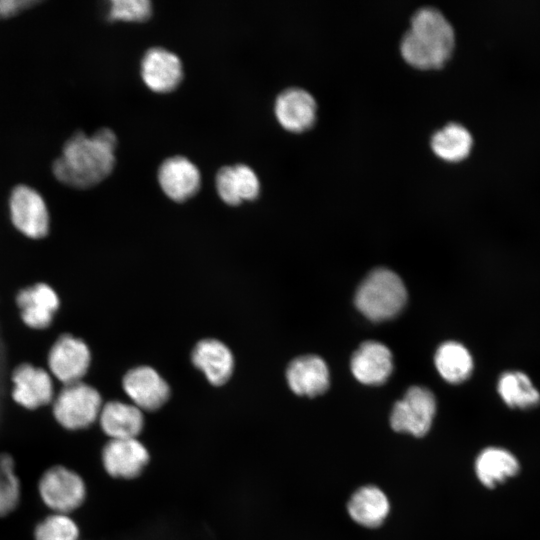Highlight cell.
I'll return each mask as SVG.
<instances>
[{"label": "cell", "mask_w": 540, "mask_h": 540, "mask_svg": "<svg viewBox=\"0 0 540 540\" xmlns=\"http://www.w3.org/2000/svg\"><path fill=\"white\" fill-rule=\"evenodd\" d=\"M215 187L221 200L230 205L241 204L235 186L233 165L222 166L215 175Z\"/></svg>", "instance_id": "cell-29"}, {"label": "cell", "mask_w": 540, "mask_h": 540, "mask_svg": "<svg viewBox=\"0 0 540 540\" xmlns=\"http://www.w3.org/2000/svg\"><path fill=\"white\" fill-rule=\"evenodd\" d=\"M290 389L297 395L314 397L329 387V370L322 358L305 355L294 359L287 368Z\"/></svg>", "instance_id": "cell-17"}, {"label": "cell", "mask_w": 540, "mask_h": 540, "mask_svg": "<svg viewBox=\"0 0 540 540\" xmlns=\"http://www.w3.org/2000/svg\"><path fill=\"white\" fill-rule=\"evenodd\" d=\"M430 146L440 159L447 162H459L470 154L473 137L462 124L450 122L431 136Z\"/></svg>", "instance_id": "cell-22"}, {"label": "cell", "mask_w": 540, "mask_h": 540, "mask_svg": "<svg viewBox=\"0 0 540 540\" xmlns=\"http://www.w3.org/2000/svg\"><path fill=\"white\" fill-rule=\"evenodd\" d=\"M39 4L38 0H0V20L15 17Z\"/></svg>", "instance_id": "cell-30"}, {"label": "cell", "mask_w": 540, "mask_h": 540, "mask_svg": "<svg viewBox=\"0 0 540 540\" xmlns=\"http://www.w3.org/2000/svg\"><path fill=\"white\" fill-rule=\"evenodd\" d=\"M12 397L27 409H37L53 399V384L50 375L42 368L23 363L11 375Z\"/></svg>", "instance_id": "cell-14"}, {"label": "cell", "mask_w": 540, "mask_h": 540, "mask_svg": "<svg viewBox=\"0 0 540 540\" xmlns=\"http://www.w3.org/2000/svg\"><path fill=\"white\" fill-rule=\"evenodd\" d=\"M101 409L102 400L99 392L82 382L65 385L53 404L55 419L68 430L89 427L99 418Z\"/></svg>", "instance_id": "cell-4"}, {"label": "cell", "mask_w": 540, "mask_h": 540, "mask_svg": "<svg viewBox=\"0 0 540 540\" xmlns=\"http://www.w3.org/2000/svg\"><path fill=\"white\" fill-rule=\"evenodd\" d=\"M99 422L110 439L137 438L144 426L142 411L134 404L120 401L103 405Z\"/></svg>", "instance_id": "cell-20"}, {"label": "cell", "mask_w": 540, "mask_h": 540, "mask_svg": "<svg viewBox=\"0 0 540 540\" xmlns=\"http://www.w3.org/2000/svg\"><path fill=\"white\" fill-rule=\"evenodd\" d=\"M406 301L407 291L403 281L386 268L371 271L359 285L354 299L357 309L376 322L395 317Z\"/></svg>", "instance_id": "cell-3"}, {"label": "cell", "mask_w": 540, "mask_h": 540, "mask_svg": "<svg viewBox=\"0 0 540 540\" xmlns=\"http://www.w3.org/2000/svg\"><path fill=\"white\" fill-rule=\"evenodd\" d=\"M274 114L282 128L292 133H302L316 122L317 102L303 88H286L275 99Z\"/></svg>", "instance_id": "cell-9"}, {"label": "cell", "mask_w": 540, "mask_h": 540, "mask_svg": "<svg viewBox=\"0 0 540 540\" xmlns=\"http://www.w3.org/2000/svg\"><path fill=\"white\" fill-rule=\"evenodd\" d=\"M140 75L153 92L166 94L176 90L184 78L181 59L164 47H151L140 61Z\"/></svg>", "instance_id": "cell-8"}, {"label": "cell", "mask_w": 540, "mask_h": 540, "mask_svg": "<svg viewBox=\"0 0 540 540\" xmlns=\"http://www.w3.org/2000/svg\"><path fill=\"white\" fill-rule=\"evenodd\" d=\"M13 225L30 238H42L49 230V213L42 196L34 188L20 184L9 197Z\"/></svg>", "instance_id": "cell-7"}, {"label": "cell", "mask_w": 540, "mask_h": 540, "mask_svg": "<svg viewBox=\"0 0 540 540\" xmlns=\"http://www.w3.org/2000/svg\"><path fill=\"white\" fill-rule=\"evenodd\" d=\"M434 362L442 378L452 384L465 381L473 370L470 352L458 342L441 344L435 353Z\"/></svg>", "instance_id": "cell-24"}, {"label": "cell", "mask_w": 540, "mask_h": 540, "mask_svg": "<svg viewBox=\"0 0 540 540\" xmlns=\"http://www.w3.org/2000/svg\"><path fill=\"white\" fill-rule=\"evenodd\" d=\"M503 402L512 409H530L540 403V392L530 377L521 371L503 373L497 382Z\"/></svg>", "instance_id": "cell-23"}, {"label": "cell", "mask_w": 540, "mask_h": 540, "mask_svg": "<svg viewBox=\"0 0 540 540\" xmlns=\"http://www.w3.org/2000/svg\"><path fill=\"white\" fill-rule=\"evenodd\" d=\"M436 412L433 393L421 386H412L392 409L390 425L397 432L416 437L424 436L431 428Z\"/></svg>", "instance_id": "cell-5"}, {"label": "cell", "mask_w": 540, "mask_h": 540, "mask_svg": "<svg viewBox=\"0 0 540 540\" xmlns=\"http://www.w3.org/2000/svg\"><path fill=\"white\" fill-rule=\"evenodd\" d=\"M347 510L351 518L358 524L375 528L386 519L390 505L388 498L376 486H364L350 498Z\"/></svg>", "instance_id": "cell-21"}, {"label": "cell", "mask_w": 540, "mask_h": 540, "mask_svg": "<svg viewBox=\"0 0 540 540\" xmlns=\"http://www.w3.org/2000/svg\"><path fill=\"white\" fill-rule=\"evenodd\" d=\"M16 302L22 320L34 329L47 328L59 307L56 292L44 283H37L20 290Z\"/></svg>", "instance_id": "cell-15"}, {"label": "cell", "mask_w": 540, "mask_h": 540, "mask_svg": "<svg viewBox=\"0 0 540 540\" xmlns=\"http://www.w3.org/2000/svg\"><path fill=\"white\" fill-rule=\"evenodd\" d=\"M455 31L437 8L421 7L414 12L410 26L400 41L402 58L420 70L439 69L455 49Z\"/></svg>", "instance_id": "cell-2"}, {"label": "cell", "mask_w": 540, "mask_h": 540, "mask_svg": "<svg viewBox=\"0 0 540 540\" xmlns=\"http://www.w3.org/2000/svg\"><path fill=\"white\" fill-rule=\"evenodd\" d=\"M35 540H78L79 528L67 514L53 513L40 521L34 530Z\"/></svg>", "instance_id": "cell-25"}, {"label": "cell", "mask_w": 540, "mask_h": 540, "mask_svg": "<svg viewBox=\"0 0 540 540\" xmlns=\"http://www.w3.org/2000/svg\"><path fill=\"white\" fill-rule=\"evenodd\" d=\"M102 461L112 477L132 479L143 472L149 452L137 438L110 439L103 448Z\"/></svg>", "instance_id": "cell-12"}, {"label": "cell", "mask_w": 540, "mask_h": 540, "mask_svg": "<svg viewBox=\"0 0 540 540\" xmlns=\"http://www.w3.org/2000/svg\"><path fill=\"white\" fill-rule=\"evenodd\" d=\"M350 367L359 382L366 385H380L392 372V355L384 344L367 341L352 355Z\"/></svg>", "instance_id": "cell-16"}, {"label": "cell", "mask_w": 540, "mask_h": 540, "mask_svg": "<svg viewBox=\"0 0 540 540\" xmlns=\"http://www.w3.org/2000/svg\"><path fill=\"white\" fill-rule=\"evenodd\" d=\"M475 473L478 480L487 488H495L520 471L516 455L503 447H486L475 460Z\"/></svg>", "instance_id": "cell-19"}, {"label": "cell", "mask_w": 540, "mask_h": 540, "mask_svg": "<svg viewBox=\"0 0 540 540\" xmlns=\"http://www.w3.org/2000/svg\"><path fill=\"white\" fill-rule=\"evenodd\" d=\"M235 186L241 202L254 201L260 194V181L256 172L248 165H233Z\"/></svg>", "instance_id": "cell-28"}, {"label": "cell", "mask_w": 540, "mask_h": 540, "mask_svg": "<svg viewBox=\"0 0 540 540\" xmlns=\"http://www.w3.org/2000/svg\"><path fill=\"white\" fill-rule=\"evenodd\" d=\"M157 180L164 194L175 202L189 200L201 187L198 167L182 155L166 158L158 168Z\"/></svg>", "instance_id": "cell-10"}, {"label": "cell", "mask_w": 540, "mask_h": 540, "mask_svg": "<svg viewBox=\"0 0 540 540\" xmlns=\"http://www.w3.org/2000/svg\"><path fill=\"white\" fill-rule=\"evenodd\" d=\"M39 493L54 513L68 514L84 502L86 486L76 472L64 466H54L42 475Z\"/></svg>", "instance_id": "cell-6"}, {"label": "cell", "mask_w": 540, "mask_h": 540, "mask_svg": "<svg viewBox=\"0 0 540 540\" xmlns=\"http://www.w3.org/2000/svg\"><path fill=\"white\" fill-rule=\"evenodd\" d=\"M20 496L19 482L9 456H0V516L12 511Z\"/></svg>", "instance_id": "cell-27"}, {"label": "cell", "mask_w": 540, "mask_h": 540, "mask_svg": "<svg viewBox=\"0 0 540 540\" xmlns=\"http://www.w3.org/2000/svg\"><path fill=\"white\" fill-rule=\"evenodd\" d=\"M192 362L207 380L216 386L231 377L234 359L229 348L216 339H204L196 344L192 352Z\"/></svg>", "instance_id": "cell-18"}, {"label": "cell", "mask_w": 540, "mask_h": 540, "mask_svg": "<svg viewBox=\"0 0 540 540\" xmlns=\"http://www.w3.org/2000/svg\"><path fill=\"white\" fill-rule=\"evenodd\" d=\"M48 364L51 372L65 385L80 382L90 364L87 345L71 335H62L50 349Z\"/></svg>", "instance_id": "cell-11"}, {"label": "cell", "mask_w": 540, "mask_h": 540, "mask_svg": "<svg viewBox=\"0 0 540 540\" xmlns=\"http://www.w3.org/2000/svg\"><path fill=\"white\" fill-rule=\"evenodd\" d=\"M152 14L153 4L149 0H112L106 17L110 22L142 23L149 20Z\"/></svg>", "instance_id": "cell-26"}, {"label": "cell", "mask_w": 540, "mask_h": 540, "mask_svg": "<svg viewBox=\"0 0 540 540\" xmlns=\"http://www.w3.org/2000/svg\"><path fill=\"white\" fill-rule=\"evenodd\" d=\"M123 388L136 407L147 411L159 409L170 394L167 382L148 366L129 370L123 378Z\"/></svg>", "instance_id": "cell-13"}, {"label": "cell", "mask_w": 540, "mask_h": 540, "mask_svg": "<svg viewBox=\"0 0 540 540\" xmlns=\"http://www.w3.org/2000/svg\"><path fill=\"white\" fill-rule=\"evenodd\" d=\"M118 139L114 131L102 127L88 136L74 132L64 143L51 170L61 184L75 189L94 187L114 170Z\"/></svg>", "instance_id": "cell-1"}]
</instances>
